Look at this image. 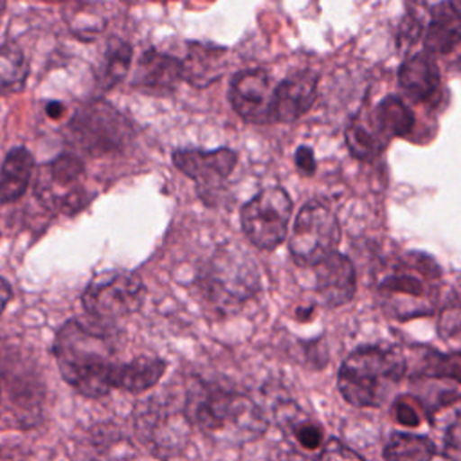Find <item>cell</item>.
Wrapping results in <instances>:
<instances>
[{"label": "cell", "instance_id": "obj_1", "mask_svg": "<svg viewBox=\"0 0 461 461\" xmlns=\"http://www.w3.org/2000/svg\"><path fill=\"white\" fill-rule=\"evenodd\" d=\"M185 414L209 439L223 447L254 441L267 430L263 411L245 394L216 389H189Z\"/></svg>", "mask_w": 461, "mask_h": 461}, {"label": "cell", "instance_id": "obj_2", "mask_svg": "<svg viewBox=\"0 0 461 461\" xmlns=\"http://www.w3.org/2000/svg\"><path fill=\"white\" fill-rule=\"evenodd\" d=\"M54 357L61 376L81 394L104 396L113 367L112 348L104 335L88 330L79 321H67L54 339Z\"/></svg>", "mask_w": 461, "mask_h": 461}, {"label": "cell", "instance_id": "obj_3", "mask_svg": "<svg viewBox=\"0 0 461 461\" xmlns=\"http://www.w3.org/2000/svg\"><path fill=\"white\" fill-rule=\"evenodd\" d=\"M405 362L389 349L366 346L355 349L339 369V391L357 407L382 405L400 382Z\"/></svg>", "mask_w": 461, "mask_h": 461}, {"label": "cell", "instance_id": "obj_4", "mask_svg": "<svg viewBox=\"0 0 461 461\" xmlns=\"http://www.w3.org/2000/svg\"><path fill=\"white\" fill-rule=\"evenodd\" d=\"M68 133L86 153L108 155L122 149L131 130L126 119L112 104L92 101L77 108L68 122Z\"/></svg>", "mask_w": 461, "mask_h": 461}, {"label": "cell", "instance_id": "obj_5", "mask_svg": "<svg viewBox=\"0 0 461 461\" xmlns=\"http://www.w3.org/2000/svg\"><path fill=\"white\" fill-rule=\"evenodd\" d=\"M144 283L137 272L110 270L97 274L86 285L81 301L97 319H119L137 312L144 301Z\"/></svg>", "mask_w": 461, "mask_h": 461}, {"label": "cell", "instance_id": "obj_6", "mask_svg": "<svg viewBox=\"0 0 461 461\" xmlns=\"http://www.w3.org/2000/svg\"><path fill=\"white\" fill-rule=\"evenodd\" d=\"M340 241L337 216L322 203L310 202L295 216L288 249L295 263L313 267L335 250Z\"/></svg>", "mask_w": 461, "mask_h": 461}, {"label": "cell", "instance_id": "obj_7", "mask_svg": "<svg viewBox=\"0 0 461 461\" xmlns=\"http://www.w3.org/2000/svg\"><path fill=\"white\" fill-rule=\"evenodd\" d=\"M292 200L283 187H267L241 207V227L258 249H276L288 232Z\"/></svg>", "mask_w": 461, "mask_h": 461}, {"label": "cell", "instance_id": "obj_8", "mask_svg": "<svg viewBox=\"0 0 461 461\" xmlns=\"http://www.w3.org/2000/svg\"><path fill=\"white\" fill-rule=\"evenodd\" d=\"M85 164L77 155L61 153L40 167L34 194L45 207L72 214L88 200L81 182Z\"/></svg>", "mask_w": 461, "mask_h": 461}, {"label": "cell", "instance_id": "obj_9", "mask_svg": "<svg viewBox=\"0 0 461 461\" xmlns=\"http://www.w3.org/2000/svg\"><path fill=\"white\" fill-rule=\"evenodd\" d=\"M229 99L234 112L247 122H274L272 101L274 88L270 77L263 70H243L232 77Z\"/></svg>", "mask_w": 461, "mask_h": 461}, {"label": "cell", "instance_id": "obj_10", "mask_svg": "<svg viewBox=\"0 0 461 461\" xmlns=\"http://www.w3.org/2000/svg\"><path fill=\"white\" fill-rule=\"evenodd\" d=\"M238 162V155L229 148L211 151L202 149H176L173 164L200 185H214L227 178Z\"/></svg>", "mask_w": 461, "mask_h": 461}, {"label": "cell", "instance_id": "obj_11", "mask_svg": "<svg viewBox=\"0 0 461 461\" xmlns=\"http://www.w3.org/2000/svg\"><path fill=\"white\" fill-rule=\"evenodd\" d=\"M313 267L317 292L328 306H342L351 301L357 288V276L346 256L333 250Z\"/></svg>", "mask_w": 461, "mask_h": 461}, {"label": "cell", "instance_id": "obj_12", "mask_svg": "<svg viewBox=\"0 0 461 461\" xmlns=\"http://www.w3.org/2000/svg\"><path fill=\"white\" fill-rule=\"evenodd\" d=\"M317 97V76L310 70L292 74L274 88L272 115L277 122H294L303 117Z\"/></svg>", "mask_w": 461, "mask_h": 461}, {"label": "cell", "instance_id": "obj_13", "mask_svg": "<svg viewBox=\"0 0 461 461\" xmlns=\"http://www.w3.org/2000/svg\"><path fill=\"white\" fill-rule=\"evenodd\" d=\"M182 77V61L169 54L149 49L140 56L137 63L133 86L148 94L166 95L175 90Z\"/></svg>", "mask_w": 461, "mask_h": 461}, {"label": "cell", "instance_id": "obj_14", "mask_svg": "<svg viewBox=\"0 0 461 461\" xmlns=\"http://www.w3.org/2000/svg\"><path fill=\"white\" fill-rule=\"evenodd\" d=\"M250 258H234L221 254V258H214L212 265L209 268V285L214 288L216 294H225L236 301L250 297L258 290V270L256 267L245 272H240L234 276L238 270L247 267Z\"/></svg>", "mask_w": 461, "mask_h": 461}, {"label": "cell", "instance_id": "obj_15", "mask_svg": "<svg viewBox=\"0 0 461 461\" xmlns=\"http://www.w3.org/2000/svg\"><path fill=\"white\" fill-rule=\"evenodd\" d=\"M461 43V14L452 2H441L432 9L423 45L429 54H447Z\"/></svg>", "mask_w": 461, "mask_h": 461}, {"label": "cell", "instance_id": "obj_16", "mask_svg": "<svg viewBox=\"0 0 461 461\" xmlns=\"http://www.w3.org/2000/svg\"><path fill=\"white\" fill-rule=\"evenodd\" d=\"M166 371V362L157 357H139L124 364H113L110 385L130 393H142L153 387Z\"/></svg>", "mask_w": 461, "mask_h": 461}, {"label": "cell", "instance_id": "obj_17", "mask_svg": "<svg viewBox=\"0 0 461 461\" xmlns=\"http://www.w3.org/2000/svg\"><path fill=\"white\" fill-rule=\"evenodd\" d=\"M398 81L411 99L425 101L439 86V70L429 54H416L402 63Z\"/></svg>", "mask_w": 461, "mask_h": 461}, {"label": "cell", "instance_id": "obj_18", "mask_svg": "<svg viewBox=\"0 0 461 461\" xmlns=\"http://www.w3.org/2000/svg\"><path fill=\"white\" fill-rule=\"evenodd\" d=\"M34 169V158L25 148H13L0 167V202L13 203L27 189Z\"/></svg>", "mask_w": 461, "mask_h": 461}, {"label": "cell", "instance_id": "obj_19", "mask_svg": "<svg viewBox=\"0 0 461 461\" xmlns=\"http://www.w3.org/2000/svg\"><path fill=\"white\" fill-rule=\"evenodd\" d=\"M371 124L387 144L391 139L405 135L412 130L414 115L400 97L389 95L375 106Z\"/></svg>", "mask_w": 461, "mask_h": 461}, {"label": "cell", "instance_id": "obj_20", "mask_svg": "<svg viewBox=\"0 0 461 461\" xmlns=\"http://www.w3.org/2000/svg\"><path fill=\"white\" fill-rule=\"evenodd\" d=\"M346 144L353 157L360 160L376 158L387 146L373 128L371 121L366 122L362 117H355L346 128Z\"/></svg>", "mask_w": 461, "mask_h": 461}, {"label": "cell", "instance_id": "obj_21", "mask_svg": "<svg viewBox=\"0 0 461 461\" xmlns=\"http://www.w3.org/2000/svg\"><path fill=\"white\" fill-rule=\"evenodd\" d=\"M27 72L23 52L14 45H0V95L22 90Z\"/></svg>", "mask_w": 461, "mask_h": 461}, {"label": "cell", "instance_id": "obj_22", "mask_svg": "<svg viewBox=\"0 0 461 461\" xmlns=\"http://www.w3.org/2000/svg\"><path fill=\"white\" fill-rule=\"evenodd\" d=\"M131 54L130 43L122 40H112L108 43L99 74V83L103 88H113L126 76L131 63Z\"/></svg>", "mask_w": 461, "mask_h": 461}, {"label": "cell", "instance_id": "obj_23", "mask_svg": "<svg viewBox=\"0 0 461 461\" xmlns=\"http://www.w3.org/2000/svg\"><path fill=\"white\" fill-rule=\"evenodd\" d=\"M218 54H221V49L218 50H209V49H202V47H194L187 59L182 61V70H184V77L193 83V85H205L216 79V76L220 74L216 65H218Z\"/></svg>", "mask_w": 461, "mask_h": 461}, {"label": "cell", "instance_id": "obj_24", "mask_svg": "<svg viewBox=\"0 0 461 461\" xmlns=\"http://www.w3.org/2000/svg\"><path fill=\"white\" fill-rule=\"evenodd\" d=\"M432 456L434 445L427 438L416 434L396 432L384 448L385 459H430Z\"/></svg>", "mask_w": 461, "mask_h": 461}, {"label": "cell", "instance_id": "obj_25", "mask_svg": "<svg viewBox=\"0 0 461 461\" xmlns=\"http://www.w3.org/2000/svg\"><path fill=\"white\" fill-rule=\"evenodd\" d=\"M286 416V414H285ZM290 418V427H292V434L295 438V441L306 448V450H315L321 447L322 443V427L306 420V418H299L294 420L290 414L286 416Z\"/></svg>", "mask_w": 461, "mask_h": 461}, {"label": "cell", "instance_id": "obj_26", "mask_svg": "<svg viewBox=\"0 0 461 461\" xmlns=\"http://www.w3.org/2000/svg\"><path fill=\"white\" fill-rule=\"evenodd\" d=\"M394 416H396V421L405 425V427H416L420 423L418 405L409 403L407 398H400L394 403Z\"/></svg>", "mask_w": 461, "mask_h": 461}, {"label": "cell", "instance_id": "obj_27", "mask_svg": "<svg viewBox=\"0 0 461 461\" xmlns=\"http://www.w3.org/2000/svg\"><path fill=\"white\" fill-rule=\"evenodd\" d=\"M445 452L452 459H461V418L456 420L447 430Z\"/></svg>", "mask_w": 461, "mask_h": 461}, {"label": "cell", "instance_id": "obj_28", "mask_svg": "<svg viewBox=\"0 0 461 461\" xmlns=\"http://www.w3.org/2000/svg\"><path fill=\"white\" fill-rule=\"evenodd\" d=\"M295 166L299 167V171H303L304 175H312L317 167V162H315V157H313V151L312 148L308 146H299L297 151H295Z\"/></svg>", "mask_w": 461, "mask_h": 461}, {"label": "cell", "instance_id": "obj_29", "mask_svg": "<svg viewBox=\"0 0 461 461\" xmlns=\"http://www.w3.org/2000/svg\"><path fill=\"white\" fill-rule=\"evenodd\" d=\"M11 297H13V290H11L9 283L0 277V313L5 310L7 303L11 301Z\"/></svg>", "mask_w": 461, "mask_h": 461}, {"label": "cell", "instance_id": "obj_30", "mask_svg": "<svg viewBox=\"0 0 461 461\" xmlns=\"http://www.w3.org/2000/svg\"><path fill=\"white\" fill-rule=\"evenodd\" d=\"M63 104L61 103H58V101H52V103H49L47 104V113H49V117H52V119H58L61 113H63Z\"/></svg>", "mask_w": 461, "mask_h": 461}, {"label": "cell", "instance_id": "obj_31", "mask_svg": "<svg viewBox=\"0 0 461 461\" xmlns=\"http://www.w3.org/2000/svg\"><path fill=\"white\" fill-rule=\"evenodd\" d=\"M457 9H461V0H450Z\"/></svg>", "mask_w": 461, "mask_h": 461}, {"label": "cell", "instance_id": "obj_32", "mask_svg": "<svg viewBox=\"0 0 461 461\" xmlns=\"http://www.w3.org/2000/svg\"><path fill=\"white\" fill-rule=\"evenodd\" d=\"M4 5H5V0H0V14H2V11H4Z\"/></svg>", "mask_w": 461, "mask_h": 461}]
</instances>
